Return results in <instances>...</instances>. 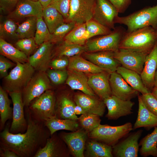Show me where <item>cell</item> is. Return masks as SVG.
<instances>
[{"label": "cell", "instance_id": "obj_20", "mask_svg": "<svg viewBox=\"0 0 157 157\" xmlns=\"http://www.w3.org/2000/svg\"><path fill=\"white\" fill-rule=\"evenodd\" d=\"M66 144L56 133L47 140L34 157H64L68 156Z\"/></svg>", "mask_w": 157, "mask_h": 157}, {"label": "cell", "instance_id": "obj_52", "mask_svg": "<svg viewBox=\"0 0 157 157\" xmlns=\"http://www.w3.org/2000/svg\"><path fill=\"white\" fill-rule=\"evenodd\" d=\"M74 113L76 115H82L87 113L86 111L81 106L76 104L74 108Z\"/></svg>", "mask_w": 157, "mask_h": 157}, {"label": "cell", "instance_id": "obj_36", "mask_svg": "<svg viewBox=\"0 0 157 157\" xmlns=\"http://www.w3.org/2000/svg\"><path fill=\"white\" fill-rule=\"evenodd\" d=\"M18 25L13 20L8 18L0 24V37L7 41L16 42L19 40L17 33Z\"/></svg>", "mask_w": 157, "mask_h": 157}, {"label": "cell", "instance_id": "obj_54", "mask_svg": "<svg viewBox=\"0 0 157 157\" xmlns=\"http://www.w3.org/2000/svg\"><path fill=\"white\" fill-rule=\"evenodd\" d=\"M154 87L157 88V67L154 76Z\"/></svg>", "mask_w": 157, "mask_h": 157}, {"label": "cell", "instance_id": "obj_43", "mask_svg": "<svg viewBox=\"0 0 157 157\" xmlns=\"http://www.w3.org/2000/svg\"><path fill=\"white\" fill-rule=\"evenodd\" d=\"M38 46L33 38L20 39L15 43V47L24 53L28 58L36 50Z\"/></svg>", "mask_w": 157, "mask_h": 157}, {"label": "cell", "instance_id": "obj_7", "mask_svg": "<svg viewBox=\"0 0 157 157\" xmlns=\"http://www.w3.org/2000/svg\"><path fill=\"white\" fill-rule=\"evenodd\" d=\"M51 88L50 80L46 72L37 71L21 92L24 107H28L33 99Z\"/></svg>", "mask_w": 157, "mask_h": 157}, {"label": "cell", "instance_id": "obj_10", "mask_svg": "<svg viewBox=\"0 0 157 157\" xmlns=\"http://www.w3.org/2000/svg\"><path fill=\"white\" fill-rule=\"evenodd\" d=\"M143 130L129 133L112 147L113 156L138 157L140 147L138 140Z\"/></svg>", "mask_w": 157, "mask_h": 157}, {"label": "cell", "instance_id": "obj_37", "mask_svg": "<svg viewBox=\"0 0 157 157\" xmlns=\"http://www.w3.org/2000/svg\"><path fill=\"white\" fill-rule=\"evenodd\" d=\"M60 43L56 49L55 55L56 56H65L70 58L87 52L85 45L69 44L64 41Z\"/></svg>", "mask_w": 157, "mask_h": 157}, {"label": "cell", "instance_id": "obj_48", "mask_svg": "<svg viewBox=\"0 0 157 157\" xmlns=\"http://www.w3.org/2000/svg\"><path fill=\"white\" fill-rule=\"evenodd\" d=\"M15 63L11 61L4 56H0V77L3 78L8 75V69L16 65Z\"/></svg>", "mask_w": 157, "mask_h": 157}, {"label": "cell", "instance_id": "obj_47", "mask_svg": "<svg viewBox=\"0 0 157 157\" xmlns=\"http://www.w3.org/2000/svg\"><path fill=\"white\" fill-rule=\"evenodd\" d=\"M69 58L65 56H56V58L51 59L49 67L54 69H66L69 64Z\"/></svg>", "mask_w": 157, "mask_h": 157}, {"label": "cell", "instance_id": "obj_30", "mask_svg": "<svg viewBox=\"0 0 157 157\" xmlns=\"http://www.w3.org/2000/svg\"><path fill=\"white\" fill-rule=\"evenodd\" d=\"M0 53L16 64L28 62V57L23 52L4 40L0 38Z\"/></svg>", "mask_w": 157, "mask_h": 157}, {"label": "cell", "instance_id": "obj_39", "mask_svg": "<svg viewBox=\"0 0 157 157\" xmlns=\"http://www.w3.org/2000/svg\"><path fill=\"white\" fill-rule=\"evenodd\" d=\"M101 121L98 115L88 113L81 115L78 120L81 128L88 133L98 126Z\"/></svg>", "mask_w": 157, "mask_h": 157}, {"label": "cell", "instance_id": "obj_49", "mask_svg": "<svg viewBox=\"0 0 157 157\" xmlns=\"http://www.w3.org/2000/svg\"><path fill=\"white\" fill-rule=\"evenodd\" d=\"M19 0H0L1 11L10 13L15 8Z\"/></svg>", "mask_w": 157, "mask_h": 157}, {"label": "cell", "instance_id": "obj_3", "mask_svg": "<svg viewBox=\"0 0 157 157\" xmlns=\"http://www.w3.org/2000/svg\"><path fill=\"white\" fill-rule=\"evenodd\" d=\"M115 23L122 24L127 27L126 32H129L146 27L157 28V5L148 7L127 16H118Z\"/></svg>", "mask_w": 157, "mask_h": 157}, {"label": "cell", "instance_id": "obj_34", "mask_svg": "<svg viewBox=\"0 0 157 157\" xmlns=\"http://www.w3.org/2000/svg\"><path fill=\"white\" fill-rule=\"evenodd\" d=\"M90 39L86 31V24H76L74 28L65 37L64 41L66 43L85 45Z\"/></svg>", "mask_w": 157, "mask_h": 157}, {"label": "cell", "instance_id": "obj_14", "mask_svg": "<svg viewBox=\"0 0 157 157\" xmlns=\"http://www.w3.org/2000/svg\"><path fill=\"white\" fill-rule=\"evenodd\" d=\"M88 133L82 128L71 133L61 132L58 135L65 142L72 154L84 157L85 144Z\"/></svg>", "mask_w": 157, "mask_h": 157}, {"label": "cell", "instance_id": "obj_57", "mask_svg": "<svg viewBox=\"0 0 157 157\" xmlns=\"http://www.w3.org/2000/svg\"><path fill=\"white\" fill-rule=\"evenodd\" d=\"M32 0L34 1H38L39 0Z\"/></svg>", "mask_w": 157, "mask_h": 157}, {"label": "cell", "instance_id": "obj_31", "mask_svg": "<svg viewBox=\"0 0 157 157\" xmlns=\"http://www.w3.org/2000/svg\"><path fill=\"white\" fill-rule=\"evenodd\" d=\"M139 150L141 156L147 157L151 156L157 157V126L153 131L143 138L140 141Z\"/></svg>", "mask_w": 157, "mask_h": 157}, {"label": "cell", "instance_id": "obj_11", "mask_svg": "<svg viewBox=\"0 0 157 157\" xmlns=\"http://www.w3.org/2000/svg\"><path fill=\"white\" fill-rule=\"evenodd\" d=\"M148 54L130 50L118 49L114 52L115 58L122 66L140 75Z\"/></svg>", "mask_w": 157, "mask_h": 157}, {"label": "cell", "instance_id": "obj_17", "mask_svg": "<svg viewBox=\"0 0 157 157\" xmlns=\"http://www.w3.org/2000/svg\"><path fill=\"white\" fill-rule=\"evenodd\" d=\"M53 45L50 41L44 42L28 58V62L35 71L46 72L49 69Z\"/></svg>", "mask_w": 157, "mask_h": 157}, {"label": "cell", "instance_id": "obj_23", "mask_svg": "<svg viewBox=\"0 0 157 157\" xmlns=\"http://www.w3.org/2000/svg\"><path fill=\"white\" fill-rule=\"evenodd\" d=\"M56 116L59 119L77 120L78 117L74 112L76 103L66 92L56 94Z\"/></svg>", "mask_w": 157, "mask_h": 157}, {"label": "cell", "instance_id": "obj_1", "mask_svg": "<svg viewBox=\"0 0 157 157\" xmlns=\"http://www.w3.org/2000/svg\"><path fill=\"white\" fill-rule=\"evenodd\" d=\"M25 108L27 122L26 131L23 133H12L9 131L10 125L7 123L0 133V149L11 150L19 157H34L44 146L51 135L44 122L33 118L27 107Z\"/></svg>", "mask_w": 157, "mask_h": 157}, {"label": "cell", "instance_id": "obj_50", "mask_svg": "<svg viewBox=\"0 0 157 157\" xmlns=\"http://www.w3.org/2000/svg\"><path fill=\"white\" fill-rule=\"evenodd\" d=\"M115 8L119 13H123L131 3V0H108Z\"/></svg>", "mask_w": 157, "mask_h": 157}, {"label": "cell", "instance_id": "obj_41", "mask_svg": "<svg viewBox=\"0 0 157 157\" xmlns=\"http://www.w3.org/2000/svg\"><path fill=\"white\" fill-rule=\"evenodd\" d=\"M86 24V31L89 39L97 35H103L110 33L111 29L92 19Z\"/></svg>", "mask_w": 157, "mask_h": 157}, {"label": "cell", "instance_id": "obj_44", "mask_svg": "<svg viewBox=\"0 0 157 157\" xmlns=\"http://www.w3.org/2000/svg\"><path fill=\"white\" fill-rule=\"evenodd\" d=\"M50 80L54 84L59 85L66 82L68 76L67 70L48 69L46 72Z\"/></svg>", "mask_w": 157, "mask_h": 157}, {"label": "cell", "instance_id": "obj_56", "mask_svg": "<svg viewBox=\"0 0 157 157\" xmlns=\"http://www.w3.org/2000/svg\"><path fill=\"white\" fill-rule=\"evenodd\" d=\"M155 33H156V35L157 37V29H156V30H155Z\"/></svg>", "mask_w": 157, "mask_h": 157}, {"label": "cell", "instance_id": "obj_24", "mask_svg": "<svg viewBox=\"0 0 157 157\" xmlns=\"http://www.w3.org/2000/svg\"><path fill=\"white\" fill-rule=\"evenodd\" d=\"M157 67V41L146 56L144 67L140 75L144 85L151 92L154 87V76Z\"/></svg>", "mask_w": 157, "mask_h": 157}, {"label": "cell", "instance_id": "obj_18", "mask_svg": "<svg viewBox=\"0 0 157 157\" xmlns=\"http://www.w3.org/2000/svg\"><path fill=\"white\" fill-rule=\"evenodd\" d=\"M114 52L103 51L85 52L82 54L86 59L111 73L116 72L118 67L121 66L114 58Z\"/></svg>", "mask_w": 157, "mask_h": 157}, {"label": "cell", "instance_id": "obj_9", "mask_svg": "<svg viewBox=\"0 0 157 157\" xmlns=\"http://www.w3.org/2000/svg\"><path fill=\"white\" fill-rule=\"evenodd\" d=\"M96 0H71L68 17L66 22L76 24L85 23L92 19Z\"/></svg>", "mask_w": 157, "mask_h": 157}, {"label": "cell", "instance_id": "obj_21", "mask_svg": "<svg viewBox=\"0 0 157 157\" xmlns=\"http://www.w3.org/2000/svg\"><path fill=\"white\" fill-rule=\"evenodd\" d=\"M74 99L76 104L83 108L87 113L102 117L105 112L106 106L103 100L99 97L77 93L74 95Z\"/></svg>", "mask_w": 157, "mask_h": 157}, {"label": "cell", "instance_id": "obj_12", "mask_svg": "<svg viewBox=\"0 0 157 157\" xmlns=\"http://www.w3.org/2000/svg\"><path fill=\"white\" fill-rule=\"evenodd\" d=\"M11 97L13 107L12 121L9 131L13 133H23L26 131L27 122L24 116V111L21 91L9 92Z\"/></svg>", "mask_w": 157, "mask_h": 157}, {"label": "cell", "instance_id": "obj_6", "mask_svg": "<svg viewBox=\"0 0 157 157\" xmlns=\"http://www.w3.org/2000/svg\"><path fill=\"white\" fill-rule=\"evenodd\" d=\"M56 93L48 90L33 99L27 107L31 116L35 119L44 122L56 116Z\"/></svg>", "mask_w": 157, "mask_h": 157}, {"label": "cell", "instance_id": "obj_28", "mask_svg": "<svg viewBox=\"0 0 157 157\" xmlns=\"http://www.w3.org/2000/svg\"><path fill=\"white\" fill-rule=\"evenodd\" d=\"M116 72L133 88L142 94L151 92L144 85L140 75L136 72L122 66L118 67Z\"/></svg>", "mask_w": 157, "mask_h": 157}, {"label": "cell", "instance_id": "obj_55", "mask_svg": "<svg viewBox=\"0 0 157 157\" xmlns=\"http://www.w3.org/2000/svg\"><path fill=\"white\" fill-rule=\"evenodd\" d=\"M151 93L157 99V88L154 87L151 90Z\"/></svg>", "mask_w": 157, "mask_h": 157}, {"label": "cell", "instance_id": "obj_29", "mask_svg": "<svg viewBox=\"0 0 157 157\" xmlns=\"http://www.w3.org/2000/svg\"><path fill=\"white\" fill-rule=\"evenodd\" d=\"M77 120L69 119H61L56 116L47 119L44 122L45 126L49 130L51 135L57 131L66 130L74 132L79 129Z\"/></svg>", "mask_w": 157, "mask_h": 157}, {"label": "cell", "instance_id": "obj_19", "mask_svg": "<svg viewBox=\"0 0 157 157\" xmlns=\"http://www.w3.org/2000/svg\"><path fill=\"white\" fill-rule=\"evenodd\" d=\"M109 83L113 95L124 100H131L138 95L139 92L133 88L116 72L110 73Z\"/></svg>", "mask_w": 157, "mask_h": 157}, {"label": "cell", "instance_id": "obj_16", "mask_svg": "<svg viewBox=\"0 0 157 157\" xmlns=\"http://www.w3.org/2000/svg\"><path fill=\"white\" fill-rule=\"evenodd\" d=\"M103 101L108 110L106 117L109 119H117L133 113L135 103L131 100H122L112 95Z\"/></svg>", "mask_w": 157, "mask_h": 157}, {"label": "cell", "instance_id": "obj_32", "mask_svg": "<svg viewBox=\"0 0 157 157\" xmlns=\"http://www.w3.org/2000/svg\"><path fill=\"white\" fill-rule=\"evenodd\" d=\"M42 17L51 34L58 26L66 22L63 15L50 5L43 8Z\"/></svg>", "mask_w": 157, "mask_h": 157}, {"label": "cell", "instance_id": "obj_42", "mask_svg": "<svg viewBox=\"0 0 157 157\" xmlns=\"http://www.w3.org/2000/svg\"><path fill=\"white\" fill-rule=\"evenodd\" d=\"M75 25L76 24L72 22H65L62 24L51 34V38L50 42L54 44L62 42L66 35Z\"/></svg>", "mask_w": 157, "mask_h": 157}, {"label": "cell", "instance_id": "obj_33", "mask_svg": "<svg viewBox=\"0 0 157 157\" xmlns=\"http://www.w3.org/2000/svg\"><path fill=\"white\" fill-rule=\"evenodd\" d=\"M86 154L92 157H113V148L95 140H91L86 144Z\"/></svg>", "mask_w": 157, "mask_h": 157}, {"label": "cell", "instance_id": "obj_8", "mask_svg": "<svg viewBox=\"0 0 157 157\" xmlns=\"http://www.w3.org/2000/svg\"><path fill=\"white\" fill-rule=\"evenodd\" d=\"M126 31L123 27L119 26L115 28L109 34L88 40L85 45L87 52L115 51L118 49L120 42Z\"/></svg>", "mask_w": 157, "mask_h": 157}, {"label": "cell", "instance_id": "obj_46", "mask_svg": "<svg viewBox=\"0 0 157 157\" xmlns=\"http://www.w3.org/2000/svg\"><path fill=\"white\" fill-rule=\"evenodd\" d=\"M140 96L147 108L157 116V99L151 92L142 94Z\"/></svg>", "mask_w": 157, "mask_h": 157}, {"label": "cell", "instance_id": "obj_25", "mask_svg": "<svg viewBox=\"0 0 157 157\" xmlns=\"http://www.w3.org/2000/svg\"><path fill=\"white\" fill-rule=\"evenodd\" d=\"M138 109L136 121L133 126V130L144 127L147 130L157 126V116L150 111L146 107L140 95H138Z\"/></svg>", "mask_w": 157, "mask_h": 157}, {"label": "cell", "instance_id": "obj_58", "mask_svg": "<svg viewBox=\"0 0 157 157\" xmlns=\"http://www.w3.org/2000/svg\"></svg>", "mask_w": 157, "mask_h": 157}, {"label": "cell", "instance_id": "obj_22", "mask_svg": "<svg viewBox=\"0 0 157 157\" xmlns=\"http://www.w3.org/2000/svg\"><path fill=\"white\" fill-rule=\"evenodd\" d=\"M110 74L104 71L88 76L89 87L97 96L103 100L112 95L109 83Z\"/></svg>", "mask_w": 157, "mask_h": 157}, {"label": "cell", "instance_id": "obj_45", "mask_svg": "<svg viewBox=\"0 0 157 157\" xmlns=\"http://www.w3.org/2000/svg\"><path fill=\"white\" fill-rule=\"evenodd\" d=\"M70 1L71 0H52L49 5L59 11L63 16L66 22L69 15Z\"/></svg>", "mask_w": 157, "mask_h": 157}, {"label": "cell", "instance_id": "obj_26", "mask_svg": "<svg viewBox=\"0 0 157 157\" xmlns=\"http://www.w3.org/2000/svg\"><path fill=\"white\" fill-rule=\"evenodd\" d=\"M69 58V64L67 67L68 70L77 71L88 76L107 72L83 58L81 55L75 56Z\"/></svg>", "mask_w": 157, "mask_h": 157}, {"label": "cell", "instance_id": "obj_27", "mask_svg": "<svg viewBox=\"0 0 157 157\" xmlns=\"http://www.w3.org/2000/svg\"><path fill=\"white\" fill-rule=\"evenodd\" d=\"M67 71L68 76L65 83L72 89L80 90L90 95H96L88 85V75L74 70Z\"/></svg>", "mask_w": 157, "mask_h": 157}, {"label": "cell", "instance_id": "obj_4", "mask_svg": "<svg viewBox=\"0 0 157 157\" xmlns=\"http://www.w3.org/2000/svg\"><path fill=\"white\" fill-rule=\"evenodd\" d=\"M35 69L28 63H17L8 75L3 78V88L8 93L21 91L35 73Z\"/></svg>", "mask_w": 157, "mask_h": 157}, {"label": "cell", "instance_id": "obj_38", "mask_svg": "<svg viewBox=\"0 0 157 157\" xmlns=\"http://www.w3.org/2000/svg\"><path fill=\"white\" fill-rule=\"evenodd\" d=\"M37 18L35 17H28L23 22L18 25L17 33L19 39L34 38Z\"/></svg>", "mask_w": 157, "mask_h": 157}, {"label": "cell", "instance_id": "obj_15", "mask_svg": "<svg viewBox=\"0 0 157 157\" xmlns=\"http://www.w3.org/2000/svg\"><path fill=\"white\" fill-rule=\"evenodd\" d=\"M43 8L39 1L19 0L14 9L8 18L19 20L26 17H42Z\"/></svg>", "mask_w": 157, "mask_h": 157}, {"label": "cell", "instance_id": "obj_51", "mask_svg": "<svg viewBox=\"0 0 157 157\" xmlns=\"http://www.w3.org/2000/svg\"><path fill=\"white\" fill-rule=\"evenodd\" d=\"M0 157H19L14 152L7 149H0Z\"/></svg>", "mask_w": 157, "mask_h": 157}, {"label": "cell", "instance_id": "obj_53", "mask_svg": "<svg viewBox=\"0 0 157 157\" xmlns=\"http://www.w3.org/2000/svg\"><path fill=\"white\" fill-rule=\"evenodd\" d=\"M38 1L40 2L43 8L49 6L52 0H39Z\"/></svg>", "mask_w": 157, "mask_h": 157}, {"label": "cell", "instance_id": "obj_13", "mask_svg": "<svg viewBox=\"0 0 157 157\" xmlns=\"http://www.w3.org/2000/svg\"><path fill=\"white\" fill-rule=\"evenodd\" d=\"M119 13L108 0H96L92 19L104 26L114 29Z\"/></svg>", "mask_w": 157, "mask_h": 157}, {"label": "cell", "instance_id": "obj_35", "mask_svg": "<svg viewBox=\"0 0 157 157\" xmlns=\"http://www.w3.org/2000/svg\"><path fill=\"white\" fill-rule=\"evenodd\" d=\"M7 92L0 86V129L4 128L7 121L12 119L13 108L10 107L11 101Z\"/></svg>", "mask_w": 157, "mask_h": 157}, {"label": "cell", "instance_id": "obj_5", "mask_svg": "<svg viewBox=\"0 0 157 157\" xmlns=\"http://www.w3.org/2000/svg\"><path fill=\"white\" fill-rule=\"evenodd\" d=\"M133 130L130 122L116 126L100 124L88 133L90 138L113 147Z\"/></svg>", "mask_w": 157, "mask_h": 157}, {"label": "cell", "instance_id": "obj_40", "mask_svg": "<svg viewBox=\"0 0 157 157\" xmlns=\"http://www.w3.org/2000/svg\"><path fill=\"white\" fill-rule=\"evenodd\" d=\"M52 35L42 17L37 18L36 28L34 39L37 45H40L44 42L50 41Z\"/></svg>", "mask_w": 157, "mask_h": 157}, {"label": "cell", "instance_id": "obj_2", "mask_svg": "<svg viewBox=\"0 0 157 157\" xmlns=\"http://www.w3.org/2000/svg\"><path fill=\"white\" fill-rule=\"evenodd\" d=\"M156 30L151 27L125 32L119 49L138 51L149 54L157 41Z\"/></svg>", "mask_w": 157, "mask_h": 157}]
</instances>
